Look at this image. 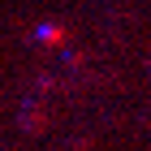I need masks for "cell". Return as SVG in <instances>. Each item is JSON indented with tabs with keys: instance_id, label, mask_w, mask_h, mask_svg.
Here are the masks:
<instances>
[{
	"instance_id": "obj_1",
	"label": "cell",
	"mask_w": 151,
	"mask_h": 151,
	"mask_svg": "<svg viewBox=\"0 0 151 151\" xmlns=\"http://www.w3.org/2000/svg\"><path fill=\"white\" fill-rule=\"evenodd\" d=\"M35 39H43V43H60V39H65V30H60V26H39Z\"/></svg>"
}]
</instances>
